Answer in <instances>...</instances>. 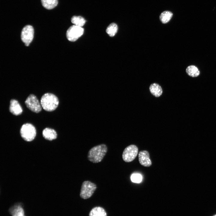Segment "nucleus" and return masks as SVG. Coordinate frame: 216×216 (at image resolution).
Instances as JSON below:
<instances>
[{"label": "nucleus", "mask_w": 216, "mask_h": 216, "mask_svg": "<svg viewBox=\"0 0 216 216\" xmlns=\"http://www.w3.org/2000/svg\"><path fill=\"white\" fill-rule=\"evenodd\" d=\"M71 22L74 25L82 27L85 24L86 20L84 18L80 16H74L71 19Z\"/></svg>", "instance_id": "18"}, {"label": "nucleus", "mask_w": 216, "mask_h": 216, "mask_svg": "<svg viewBox=\"0 0 216 216\" xmlns=\"http://www.w3.org/2000/svg\"><path fill=\"white\" fill-rule=\"evenodd\" d=\"M172 15V13L170 11H164L161 13L160 15V20L162 23H166L170 21Z\"/></svg>", "instance_id": "17"}, {"label": "nucleus", "mask_w": 216, "mask_h": 216, "mask_svg": "<svg viewBox=\"0 0 216 216\" xmlns=\"http://www.w3.org/2000/svg\"><path fill=\"white\" fill-rule=\"evenodd\" d=\"M118 27L115 23L110 24L106 29V32L110 37L114 36L117 32Z\"/></svg>", "instance_id": "19"}, {"label": "nucleus", "mask_w": 216, "mask_h": 216, "mask_svg": "<svg viewBox=\"0 0 216 216\" xmlns=\"http://www.w3.org/2000/svg\"><path fill=\"white\" fill-rule=\"evenodd\" d=\"M142 176L138 173L134 174L131 176V181L134 183H140L142 180Z\"/></svg>", "instance_id": "20"}, {"label": "nucleus", "mask_w": 216, "mask_h": 216, "mask_svg": "<svg viewBox=\"0 0 216 216\" xmlns=\"http://www.w3.org/2000/svg\"><path fill=\"white\" fill-rule=\"evenodd\" d=\"M213 216H216V214H215V215H213Z\"/></svg>", "instance_id": "21"}, {"label": "nucleus", "mask_w": 216, "mask_h": 216, "mask_svg": "<svg viewBox=\"0 0 216 216\" xmlns=\"http://www.w3.org/2000/svg\"><path fill=\"white\" fill-rule=\"evenodd\" d=\"M42 135L46 139L51 141L56 139L57 137V134L56 131L53 129L46 128L42 131Z\"/></svg>", "instance_id": "11"}, {"label": "nucleus", "mask_w": 216, "mask_h": 216, "mask_svg": "<svg viewBox=\"0 0 216 216\" xmlns=\"http://www.w3.org/2000/svg\"><path fill=\"white\" fill-rule=\"evenodd\" d=\"M83 33L84 29L82 27L74 25L71 26L67 30L66 36L69 40L74 41L80 37Z\"/></svg>", "instance_id": "7"}, {"label": "nucleus", "mask_w": 216, "mask_h": 216, "mask_svg": "<svg viewBox=\"0 0 216 216\" xmlns=\"http://www.w3.org/2000/svg\"><path fill=\"white\" fill-rule=\"evenodd\" d=\"M43 7L47 9H51L56 7L58 3V0H41Z\"/></svg>", "instance_id": "16"}, {"label": "nucleus", "mask_w": 216, "mask_h": 216, "mask_svg": "<svg viewBox=\"0 0 216 216\" xmlns=\"http://www.w3.org/2000/svg\"><path fill=\"white\" fill-rule=\"evenodd\" d=\"M97 188L95 184L88 181H85L82 183L80 196L81 198L86 199L90 197Z\"/></svg>", "instance_id": "4"}, {"label": "nucleus", "mask_w": 216, "mask_h": 216, "mask_svg": "<svg viewBox=\"0 0 216 216\" xmlns=\"http://www.w3.org/2000/svg\"><path fill=\"white\" fill-rule=\"evenodd\" d=\"M59 101L58 98L54 94L46 93L41 97L40 104L45 110L51 112L55 110L58 107Z\"/></svg>", "instance_id": "2"}, {"label": "nucleus", "mask_w": 216, "mask_h": 216, "mask_svg": "<svg viewBox=\"0 0 216 216\" xmlns=\"http://www.w3.org/2000/svg\"><path fill=\"white\" fill-rule=\"evenodd\" d=\"M36 130L34 127L30 123H26L22 126L20 129L21 136L26 141L33 140L36 136Z\"/></svg>", "instance_id": "3"}, {"label": "nucleus", "mask_w": 216, "mask_h": 216, "mask_svg": "<svg viewBox=\"0 0 216 216\" xmlns=\"http://www.w3.org/2000/svg\"><path fill=\"white\" fill-rule=\"evenodd\" d=\"M138 149L135 145H131L126 147L124 150L122 158L125 162H129L133 160L137 156Z\"/></svg>", "instance_id": "6"}, {"label": "nucleus", "mask_w": 216, "mask_h": 216, "mask_svg": "<svg viewBox=\"0 0 216 216\" xmlns=\"http://www.w3.org/2000/svg\"><path fill=\"white\" fill-rule=\"evenodd\" d=\"M139 160L140 164L145 167H149L152 164L148 152L146 151H142L139 153Z\"/></svg>", "instance_id": "9"}, {"label": "nucleus", "mask_w": 216, "mask_h": 216, "mask_svg": "<svg viewBox=\"0 0 216 216\" xmlns=\"http://www.w3.org/2000/svg\"><path fill=\"white\" fill-rule=\"evenodd\" d=\"M149 88L151 94L156 97L160 96L163 92L161 87L158 84L156 83L151 84Z\"/></svg>", "instance_id": "13"}, {"label": "nucleus", "mask_w": 216, "mask_h": 216, "mask_svg": "<svg viewBox=\"0 0 216 216\" xmlns=\"http://www.w3.org/2000/svg\"><path fill=\"white\" fill-rule=\"evenodd\" d=\"M9 111L13 115L17 116L22 113V110L17 100L15 99H11L10 102Z\"/></svg>", "instance_id": "10"}, {"label": "nucleus", "mask_w": 216, "mask_h": 216, "mask_svg": "<svg viewBox=\"0 0 216 216\" xmlns=\"http://www.w3.org/2000/svg\"><path fill=\"white\" fill-rule=\"evenodd\" d=\"M89 216H107L106 212L103 208L96 207L93 208L89 212Z\"/></svg>", "instance_id": "14"}, {"label": "nucleus", "mask_w": 216, "mask_h": 216, "mask_svg": "<svg viewBox=\"0 0 216 216\" xmlns=\"http://www.w3.org/2000/svg\"><path fill=\"white\" fill-rule=\"evenodd\" d=\"M26 106L32 111L38 113L42 110L40 103L36 97L33 94H30L25 101Z\"/></svg>", "instance_id": "5"}, {"label": "nucleus", "mask_w": 216, "mask_h": 216, "mask_svg": "<svg viewBox=\"0 0 216 216\" xmlns=\"http://www.w3.org/2000/svg\"><path fill=\"white\" fill-rule=\"evenodd\" d=\"M9 212L12 216H25L24 209L20 204H16L11 207Z\"/></svg>", "instance_id": "12"}, {"label": "nucleus", "mask_w": 216, "mask_h": 216, "mask_svg": "<svg viewBox=\"0 0 216 216\" xmlns=\"http://www.w3.org/2000/svg\"><path fill=\"white\" fill-rule=\"evenodd\" d=\"M186 71L188 75L192 77H197L200 74V72L198 68L193 65L188 66L187 68Z\"/></svg>", "instance_id": "15"}, {"label": "nucleus", "mask_w": 216, "mask_h": 216, "mask_svg": "<svg viewBox=\"0 0 216 216\" xmlns=\"http://www.w3.org/2000/svg\"><path fill=\"white\" fill-rule=\"evenodd\" d=\"M107 150V147L105 144L95 146L89 150L88 155V159L93 163L100 162L102 160Z\"/></svg>", "instance_id": "1"}, {"label": "nucleus", "mask_w": 216, "mask_h": 216, "mask_svg": "<svg viewBox=\"0 0 216 216\" xmlns=\"http://www.w3.org/2000/svg\"><path fill=\"white\" fill-rule=\"evenodd\" d=\"M34 30L32 26L28 25L22 29L21 34V38L26 46H29L32 41L34 37Z\"/></svg>", "instance_id": "8"}]
</instances>
